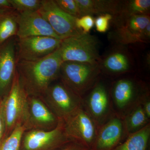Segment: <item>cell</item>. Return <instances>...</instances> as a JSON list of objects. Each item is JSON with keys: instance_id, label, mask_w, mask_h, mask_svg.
Here are the masks:
<instances>
[{"instance_id": "obj_1", "label": "cell", "mask_w": 150, "mask_h": 150, "mask_svg": "<svg viewBox=\"0 0 150 150\" xmlns=\"http://www.w3.org/2000/svg\"><path fill=\"white\" fill-rule=\"evenodd\" d=\"M62 63L59 49L36 61H17V71L28 95H44L60 74Z\"/></svg>"}, {"instance_id": "obj_2", "label": "cell", "mask_w": 150, "mask_h": 150, "mask_svg": "<svg viewBox=\"0 0 150 150\" xmlns=\"http://www.w3.org/2000/svg\"><path fill=\"white\" fill-rule=\"evenodd\" d=\"M63 62L99 64V42L89 33H81L62 40L59 48Z\"/></svg>"}, {"instance_id": "obj_3", "label": "cell", "mask_w": 150, "mask_h": 150, "mask_svg": "<svg viewBox=\"0 0 150 150\" xmlns=\"http://www.w3.org/2000/svg\"><path fill=\"white\" fill-rule=\"evenodd\" d=\"M6 126L5 137L18 125L26 122L28 110V95L17 71L9 91L0 101Z\"/></svg>"}, {"instance_id": "obj_4", "label": "cell", "mask_w": 150, "mask_h": 150, "mask_svg": "<svg viewBox=\"0 0 150 150\" xmlns=\"http://www.w3.org/2000/svg\"><path fill=\"white\" fill-rule=\"evenodd\" d=\"M100 70L99 64L65 62L62 63L60 74L62 83L80 96L92 87Z\"/></svg>"}, {"instance_id": "obj_5", "label": "cell", "mask_w": 150, "mask_h": 150, "mask_svg": "<svg viewBox=\"0 0 150 150\" xmlns=\"http://www.w3.org/2000/svg\"><path fill=\"white\" fill-rule=\"evenodd\" d=\"M114 27L112 38L122 44L148 41L144 30L150 23L149 15H128L121 13L113 16Z\"/></svg>"}, {"instance_id": "obj_6", "label": "cell", "mask_w": 150, "mask_h": 150, "mask_svg": "<svg viewBox=\"0 0 150 150\" xmlns=\"http://www.w3.org/2000/svg\"><path fill=\"white\" fill-rule=\"evenodd\" d=\"M38 11L61 40L83 33L76 26V17L65 13L54 0H41Z\"/></svg>"}, {"instance_id": "obj_7", "label": "cell", "mask_w": 150, "mask_h": 150, "mask_svg": "<svg viewBox=\"0 0 150 150\" xmlns=\"http://www.w3.org/2000/svg\"><path fill=\"white\" fill-rule=\"evenodd\" d=\"M63 120L67 138L87 146L95 143L98 131L96 122L81 106Z\"/></svg>"}, {"instance_id": "obj_8", "label": "cell", "mask_w": 150, "mask_h": 150, "mask_svg": "<svg viewBox=\"0 0 150 150\" xmlns=\"http://www.w3.org/2000/svg\"><path fill=\"white\" fill-rule=\"evenodd\" d=\"M62 40L49 36L17 38V61H33L46 57L59 49Z\"/></svg>"}, {"instance_id": "obj_9", "label": "cell", "mask_w": 150, "mask_h": 150, "mask_svg": "<svg viewBox=\"0 0 150 150\" xmlns=\"http://www.w3.org/2000/svg\"><path fill=\"white\" fill-rule=\"evenodd\" d=\"M44 95L61 119L67 118L81 106L80 96L63 83L50 85Z\"/></svg>"}, {"instance_id": "obj_10", "label": "cell", "mask_w": 150, "mask_h": 150, "mask_svg": "<svg viewBox=\"0 0 150 150\" xmlns=\"http://www.w3.org/2000/svg\"><path fill=\"white\" fill-rule=\"evenodd\" d=\"M10 38L0 46V98L7 94L17 72V39Z\"/></svg>"}, {"instance_id": "obj_11", "label": "cell", "mask_w": 150, "mask_h": 150, "mask_svg": "<svg viewBox=\"0 0 150 150\" xmlns=\"http://www.w3.org/2000/svg\"><path fill=\"white\" fill-rule=\"evenodd\" d=\"M17 38L31 36H49L61 39L38 11L18 13Z\"/></svg>"}, {"instance_id": "obj_12", "label": "cell", "mask_w": 150, "mask_h": 150, "mask_svg": "<svg viewBox=\"0 0 150 150\" xmlns=\"http://www.w3.org/2000/svg\"><path fill=\"white\" fill-rule=\"evenodd\" d=\"M67 138L64 121L61 119L52 130H35L27 133L25 136L23 146L25 150H41Z\"/></svg>"}, {"instance_id": "obj_13", "label": "cell", "mask_w": 150, "mask_h": 150, "mask_svg": "<svg viewBox=\"0 0 150 150\" xmlns=\"http://www.w3.org/2000/svg\"><path fill=\"white\" fill-rule=\"evenodd\" d=\"M123 125L121 119L112 118L98 131L95 144L98 150H110L116 146L123 136Z\"/></svg>"}, {"instance_id": "obj_14", "label": "cell", "mask_w": 150, "mask_h": 150, "mask_svg": "<svg viewBox=\"0 0 150 150\" xmlns=\"http://www.w3.org/2000/svg\"><path fill=\"white\" fill-rule=\"evenodd\" d=\"M79 17L85 15L108 13L114 16L120 13L122 1L75 0Z\"/></svg>"}, {"instance_id": "obj_15", "label": "cell", "mask_w": 150, "mask_h": 150, "mask_svg": "<svg viewBox=\"0 0 150 150\" xmlns=\"http://www.w3.org/2000/svg\"><path fill=\"white\" fill-rule=\"evenodd\" d=\"M88 112L94 120L98 123L102 120L108 112L109 100L105 86L97 84L93 87L88 98Z\"/></svg>"}, {"instance_id": "obj_16", "label": "cell", "mask_w": 150, "mask_h": 150, "mask_svg": "<svg viewBox=\"0 0 150 150\" xmlns=\"http://www.w3.org/2000/svg\"><path fill=\"white\" fill-rule=\"evenodd\" d=\"M26 122L39 126H51L56 122L54 113L41 100L33 96L28 98V110Z\"/></svg>"}, {"instance_id": "obj_17", "label": "cell", "mask_w": 150, "mask_h": 150, "mask_svg": "<svg viewBox=\"0 0 150 150\" xmlns=\"http://www.w3.org/2000/svg\"><path fill=\"white\" fill-rule=\"evenodd\" d=\"M100 69L112 74L125 73L131 69V62L128 54L122 50L112 51L99 63Z\"/></svg>"}, {"instance_id": "obj_18", "label": "cell", "mask_w": 150, "mask_h": 150, "mask_svg": "<svg viewBox=\"0 0 150 150\" xmlns=\"http://www.w3.org/2000/svg\"><path fill=\"white\" fill-rule=\"evenodd\" d=\"M136 84L127 79L119 80L115 83L112 89V97L116 106L123 109L129 105L137 94Z\"/></svg>"}, {"instance_id": "obj_19", "label": "cell", "mask_w": 150, "mask_h": 150, "mask_svg": "<svg viewBox=\"0 0 150 150\" xmlns=\"http://www.w3.org/2000/svg\"><path fill=\"white\" fill-rule=\"evenodd\" d=\"M18 12L12 10L0 11V46L11 38L16 36Z\"/></svg>"}, {"instance_id": "obj_20", "label": "cell", "mask_w": 150, "mask_h": 150, "mask_svg": "<svg viewBox=\"0 0 150 150\" xmlns=\"http://www.w3.org/2000/svg\"><path fill=\"white\" fill-rule=\"evenodd\" d=\"M150 136L149 124L131 134L126 142L114 150H146Z\"/></svg>"}, {"instance_id": "obj_21", "label": "cell", "mask_w": 150, "mask_h": 150, "mask_svg": "<svg viewBox=\"0 0 150 150\" xmlns=\"http://www.w3.org/2000/svg\"><path fill=\"white\" fill-rule=\"evenodd\" d=\"M148 119L142 105H138L126 118L125 123L126 129L130 134L134 133L148 124Z\"/></svg>"}, {"instance_id": "obj_22", "label": "cell", "mask_w": 150, "mask_h": 150, "mask_svg": "<svg viewBox=\"0 0 150 150\" xmlns=\"http://www.w3.org/2000/svg\"><path fill=\"white\" fill-rule=\"evenodd\" d=\"M150 0L122 1L120 14L128 15H149Z\"/></svg>"}, {"instance_id": "obj_23", "label": "cell", "mask_w": 150, "mask_h": 150, "mask_svg": "<svg viewBox=\"0 0 150 150\" xmlns=\"http://www.w3.org/2000/svg\"><path fill=\"white\" fill-rule=\"evenodd\" d=\"M25 127L18 125L0 144V150H18Z\"/></svg>"}, {"instance_id": "obj_24", "label": "cell", "mask_w": 150, "mask_h": 150, "mask_svg": "<svg viewBox=\"0 0 150 150\" xmlns=\"http://www.w3.org/2000/svg\"><path fill=\"white\" fill-rule=\"evenodd\" d=\"M14 10L19 13L36 11L40 8L41 0H9Z\"/></svg>"}, {"instance_id": "obj_25", "label": "cell", "mask_w": 150, "mask_h": 150, "mask_svg": "<svg viewBox=\"0 0 150 150\" xmlns=\"http://www.w3.org/2000/svg\"><path fill=\"white\" fill-rule=\"evenodd\" d=\"M57 5L66 13L79 18V12L75 0H55Z\"/></svg>"}, {"instance_id": "obj_26", "label": "cell", "mask_w": 150, "mask_h": 150, "mask_svg": "<svg viewBox=\"0 0 150 150\" xmlns=\"http://www.w3.org/2000/svg\"><path fill=\"white\" fill-rule=\"evenodd\" d=\"M94 20L93 17L91 15H85L76 18V26L83 33H88L94 25Z\"/></svg>"}, {"instance_id": "obj_27", "label": "cell", "mask_w": 150, "mask_h": 150, "mask_svg": "<svg viewBox=\"0 0 150 150\" xmlns=\"http://www.w3.org/2000/svg\"><path fill=\"white\" fill-rule=\"evenodd\" d=\"M113 16L108 13L99 15L94 20V25L96 30L100 33H105L109 28V23Z\"/></svg>"}, {"instance_id": "obj_28", "label": "cell", "mask_w": 150, "mask_h": 150, "mask_svg": "<svg viewBox=\"0 0 150 150\" xmlns=\"http://www.w3.org/2000/svg\"><path fill=\"white\" fill-rule=\"evenodd\" d=\"M6 134V126L1 107L0 105V144L4 139Z\"/></svg>"}, {"instance_id": "obj_29", "label": "cell", "mask_w": 150, "mask_h": 150, "mask_svg": "<svg viewBox=\"0 0 150 150\" xmlns=\"http://www.w3.org/2000/svg\"><path fill=\"white\" fill-rule=\"evenodd\" d=\"M13 10L9 0H0V11Z\"/></svg>"}, {"instance_id": "obj_30", "label": "cell", "mask_w": 150, "mask_h": 150, "mask_svg": "<svg viewBox=\"0 0 150 150\" xmlns=\"http://www.w3.org/2000/svg\"><path fill=\"white\" fill-rule=\"evenodd\" d=\"M143 109L148 118L150 117V102L149 100H147L143 104Z\"/></svg>"}, {"instance_id": "obj_31", "label": "cell", "mask_w": 150, "mask_h": 150, "mask_svg": "<svg viewBox=\"0 0 150 150\" xmlns=\"http://www.w3.org/2000/svg\"><path fill=\"white\" fill-rule=\"evenodd\" d=\"M144 35L147 40L149 41L150 38V23L145 28Z\"/></svg>"}, {"instance_id": "obj_32", "label": "cell", "mask_w": 150, "mask_h": 150, "mask_svg": "<svg viewBox=\"0 0 150 150\" xmlns=\"http://www.w3.org/2000/svg\"><path fill=\"white\" fill-rule=\"evenodd\" d=\"M64 150H75V149H66Z\"/></svg>"}]
</instances>
